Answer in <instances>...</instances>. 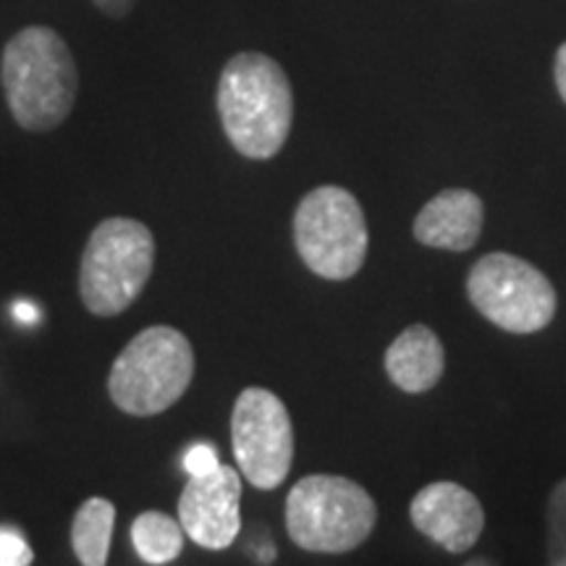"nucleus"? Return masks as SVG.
Here are the masks:
<instances>
[{"mask_svg": "<svg viewBox=\"0 0 566 566\" xmlns=\"http://www.w3.org/2000/svg\"><path fill=\"white\" fill-rule=\"evenodd\" d=\"M34 562V551L21 533L9 527H0V566H30Z\"/></svg>", "mask_w": 566, "mask_h": 566, "instance_id": "nucleus-16", "label": "nucleus"}, {"mask_svg": "<svg viewBox=\"0 0 566 566\" xmlns=\"http://www.w3.org/2000/svg\"><path fill=\"white\" fill-rule=\"evenodd\" d=\"M412 525L449 554H464L480 541L485 512L478 495L459 483H430L409 506Z\"/></svg>", "mask_w": 566, "mask_h": 566, "instance_id": "nucleus-10", "label": "nucleus"}, {"mask_svg": "<svg viewBox=\"0 0 566 566\" xmlns=\"http://www.w3.org/2000/svg\"><path fill=\"white\" fill-rule=\"evenodd\" d=\"M132 543L142 562L155 566L168 564L181 554L184 527L174 516L163 512H145L134 520Z\"/></svg>", "mask_w": 566, "mask_h": 566, "instance_id": "nucleus-14", "label": "nucleus"}, {"mask_svg": "<svg viewBox=\"0 0 566 566\" xmlns=\"http://www.w3.org/2000/svg\"><path fill=\"white\" fill-rule=\"evenodd\" d=\"M467 296L485 321L509 334H537L548 328L558 304L546 273L509 252H491L472 265Z\"/></svg>", "mask_w": 566, "mask_h": 566, "instance_id": "nucleus-7", "label": "nucleus"}, {"mask_svg": "<svg viewBox=\"0 0 566 566\" xmlns=\"http://www.w3.org/2000/svg\"><path fill=\"white\" fill-rule=\"evenodd\" d=\"M554 74H556V87H558V95H562V101L566 103V42L562 48H558L556 53V66H554Z\"/></svg>", "mask_w": 566, "mask_h": 566, "instance_id": "nucleus-20", "label": "nucleus"}, {"mask_svg": "<svg viewBox=\"0 0 566 566\" xmlns=\"http://www.w3.org/2000/svg\"><path fill=\"white\" fill-rule=\"evenodd\" d=\"M218 113L237 153L252 160L275 158L294 124L286 71L263 53L233 55L218 82Z\"/></svg>", "mask_w": 566, "mask_h": 566, "instance_id": "nucleus-1", "label": "nucleus"}, {"mask_svg": "<svg viewBox=\"0 0 566 566\" xmlns=\"http://www.w3.org/2000/svg\"><path fill=\"white\" fill-rule=\"evenodd\" d=\"M294 244L302 263L325 281L363 271L370 233L363 205L342 187H317L294 212Z\"/></svg>", "mask_w": 566, "mask_h": 566, "instance_id": "nucleus-6", "label": "nucleus"}, {"mask_svg": "<svg viewBox=\"0 0 566 566\" xmlns=\"http://www.w3.org/2000/svg\"><path fill=\"white\" fill-rule=\"evenodd\" d=\"M195 378L189 338L171 325H153L126 344L108 375V394L122 412L153 417L171 409Z\"/></svg>", "mask_w": 566, "mask_h": 566, "instance_id": "nucleus-3", "label": "nucleus"}, {"mask_svg": "<svg viewBox=\"0 0 566 566\" xmlns=\"http://www.w3.org/2000/svg\"><path fill=\"white\" fill-rule=\"evenodd\" d=\"M231 446L242 478L258 491H273L294 464V424L283 401L268 388L239 394L231 412Z\"/></svg>", "mask_w": 566, "mask_h": 566, "instance_id": "nucleus-8", "label": "nucleus"}, {"mask_svg": "<svg viewBox=\"0 0 566 566\" xmlns=\"http://www.w3.org/2000/svg\"><path fill=\"white\" fill-rule=\"evenodd\" d=\"M242 472L221 464L205 478H189L179 499L184 535L208 551H223L242 530Z\"/></svg>", "mask_w": 566, "mask_h": 566, "instance_id": "nucleus-9", "label": "nucleus"}, {"mask_svg": "<svg viewBox=\"0 0 566 566\" xmlns=\"http://www.w3.org/2000/svg\"><path fill=\"white\" fill-rule=\"evenodd\" d=\"M218 467H221V459H218V451L212 449V443H197L184 457V470H187L189 478H205L216 472Z\"/></svg>", "mask_w": 566, "mask_h": 566, "instance_id": "nucleus-17", "label": "nucleus"}, {"mask_svg": "<svg viewBox=\"0 0 566 566\" xmlns=\"http://www.w3.org/2000/svg\"><path fill=\"white\" fill-rule=\"evenodd\" d=\"M548 566H566V478L551 491L546 506Z\"/></svg>", "mask_w": 566, "mask_h": 566, "instance_id": "nucleus-15", "label": "nucleus"}, {"mask_svg": "<svg viewBox=\"0 0 566 566\" xmlns=\"http://www.w3.org/2000/svg\"><path fill=\"white\" fill-rule=\"evenodd\" d=\"M40 307L34 302H30V300H19L17 304H13V317H17L19 323H27V325H32V323H38L40 321Z\"/></svg>", "mask_w": 566, "mask_h": 566, "instance_id": "nucleus-19", "label": "nucleus"}, {"mask_svg": "<svg viewBox=\"0 0 566 566\" xmlns=\"http://www.w3.org/2000/svg\"><path fill=\"white\" fill-rule=\"evenodd\" d=\"M113 525H116V506L108 499H87L76 509L71 525V546L82 566H105L111 554Z\"/></svg>", "mask_w": 566, "mask_h": 566, "instance_id": "nucleus-13", "label": "nucleus"}, {"mask_svg": "<svg viewBox=\"0 0 566 566\" xmlns=\"http://www.w3.org/2000/svg\"><path fill=\"white\" fill-rule=\"evenodd\" d=\"M462 566H499V564L491 562V558H485V556H478V558H470V562Z\"/></svg>", "mask_w": 566, "mask_h": 566, "instance_id": "nucleus-21", "label": "nucleus"}, {"mask_svg": "<svg viewBox=\"0 0 566 566\" xmlns=\"http://www.w3.org/2000/svg\"><path fill=\"white\" fill-rule=\"evenodd\" d=\"M378 506L342 475L302 478L286 495V533L310 554H349L373 535Z\"/></svg>", "mask_w": 566, "mask_h": 566, "instance_id": "nucleus-4", "label": "nucleus"}, {"mask_svg": "<svg viewBox=\"0 0 566 566\" xmlns=\"http://www.w3.org/2000/svg\"><path fill=\"white\" fill-rule=\"evenodd\" d=\"M11 116L27 132H51L69 118L80 74L66 42L51 27H27L13 34L0 69Z\"/></svg>", "mask_w": 566, "mask_h": 566, "instance_id": "nucleus-2", "label": "nucleus"}, {"mask_svg": "<svg viewBox=\"0 0 566 566\" xmlns=\"http://www.w3.org/2000/svg\"><path fill=\"white\" fill-rule=\"evenodd\" d=\"M485 223L483 200L470 189H446L415 218V239L424 247L467 252L478 244Z\"/></svg>", "mask_w": 566, "mask_h": 566, "instance_id": "nucleus-11", "label": "nucleus"}, {"mask_svg": "<svg viewBox=\"0 0 566 566\" xmlns=\"http://www.w3.org/2000/svg\"><path fill=\"white\" fill-rule=\"evenodd\" d=\"M384 365L396 388L407 394H424L441 384L446 352L433 328L415 323L394 338L386 349Z\"/></svg>", "mask_w": 566, "mask_h": 566, "instance_id": "nucleus-12", "label": "nucleus"}, {"mask_svg": "<svg viewBox=\"0 0 566 566\" xmlns=\"http://www.w3.org/2000/svg\"><path fill=\"white\" fill-rule=\"evenodd\" d=\"M92 3H95L101 11L108 13V17L122 19L134 9V3H137V0H92Z\"/></svg>", "mask_w": 566, "mask_h": 566, "instance_id": "nucleus-18", "label": "nucleus"}, {"mask_svg": "<svg viewBox=\"0 0 566 566\" xmlns=\"http://www.w3.org/2000/svg\"><path fill=\"white\" fill-rule=\"evenodd\" d=\"M155 265V239L134 218H108L92 231L80 263V296L97 317H116L145 292Z\"/></svg>", "mask_w": 566, "mask_h": 566, "instance_id": "nucleus-5", "label": "nucleus"}]
</instances>
